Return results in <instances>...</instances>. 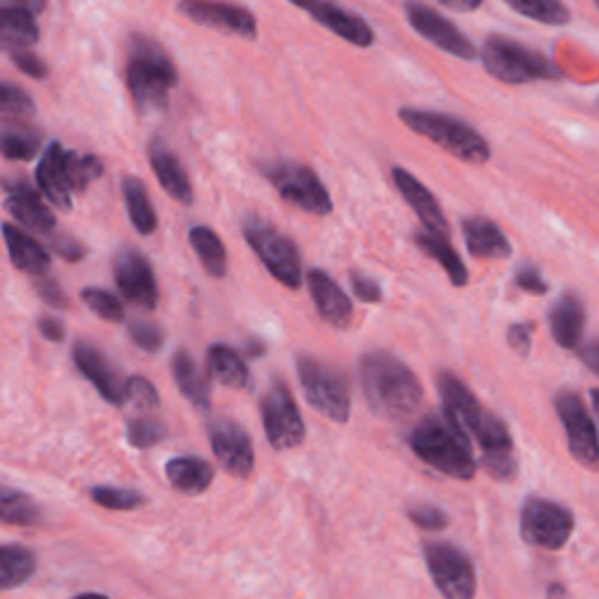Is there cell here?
Wrapping results in <instances>:
<instances>
[{
    "label": "cell",
    "instance_id": "19",
    "mask_svg": "<svg viewBox=\"0 0 599 599\" xmlns=\"http://www.w3.org/2000/svg\"><path fill=\"white\" fill-rule=\"evenodd\" d=\"M74 361L80 373L94 384V389L101 394L103 400H109L111 405H125V382L120 380L117 370L94 344L84 340L76 342Z\"/></svg>",
    "mask_w": 599,
    "mask_h": 599
},
{
    "label": "cell",
    "instance_id": "6",
    "mask_svg": "<svg viewBox=\"0 0 599 599\" xmlns=\"http://www.w3.org/2000/svg\"><path fill=\"white\" fill-rule=\"evenodd\" d=\"M483 66L491 78L506 84H524V82H541V80H562L565 74L562 68L543 57L541 52H534L506 35H489L483 47Z\"/></svg>",
    "mask_w": 599,
    "mask_h": 599
},
{
    "label": "cell",
    "instance_id": "54",
    "mask_svg": "<svg viewBox=\"0 0 599 599\" xmlns=\"http://www.w3.org/2000/svg\"><path fill=\"white\" fill-rule=\"evenodd\" d=\"M244 351H246V357L260 359L268 351V347H265V342L258 340V338H249V340H246V344H244Z\"/></svg>",
    "mask_w": 599,
    "mask_h": 599
},
{
    "label": "cell",
    "instance_id": "7",
    "mask_svg": "<svg viewBox=\"0 0 599 599\" xmlns=\"http://www.w3.org/2000/svg\"><path fill=\"white\" fill-rule=\"evenodd\" d=\"M297 377L307 403L330 421L347 425L351 417V389L338 368L309 357L297 359Z\"/></svg>",
    "mask_w": 599,
    "mask_h": 599
},
{
    "label": "cell",
    "instance_id": "8",
    "mask_svg": "<svg viewBox=\"0 0 599 599\" xmlns=\"http://www.w3.org/2000/svg\"><path fill=\"white\" fill-rule=\"evenodd\" d=\"M244 237L281 286L291 291L300 289V284H303V262H300L295 244L286 235L274 230L268 221L251 216L244 223Z\"/></svg>",
    "mask_w": 599,
    "mask_h": 599
},
{
    "label": "cell",
    "instance_id": "43",
    "mask_svg": "<svg viewBox=\"0 0 599 599\" xmlns=\"http://www.w3.org/2000/svg\"><path fill=\"white\" fill-rule=\"evenodd\" d=\"M80 297H82V303L90 307L94 314H99L103 321H109V324L125 321V307H122V303L113 293L103 291V289H84L80 293Z\"/></svg>",
    "mask_w": 599,
    "mask_h": 599
},
{
    "label": "cell",
    "instance_id": "23",
    "mask_svg": "<svg viewBox=\"0 0 599 599\" xmlns=\"http://www.w3.org/2000/svg\"><path fill=\"white\" fill-rule=\"evenodd\" d=\"M8 192L10 197L5 200V208L10 211V216L14 221H20L22 225L29 227V230H35L41 235L55 233L57 218L45 206L38 192L31 190V185L26 183H8Z\"/></svg>",
    "mask_w": 599,
    "mask_h": 599
},
{
    "label": "cell",
    "instance_id": "35",
    "mask_svg": "<svg viewBox=\"0 0 599 599\" xmlns=\"http://www.w3.org/2000/svg\"><path fill=\"white\" fill-rule=\"evenodd\" d=\"M122 197H125L127 216H129L132 225L136 227V233L152 235L157 230V214H155L144 181L134 179V176H127V179L122 181Z\"/></svg>",
    "mask_w": 599,
    "mask_h": 599
},
{
    "label": "cell",
    "instance_id": "4",
    "mask_svg": "<svg viewBox=\"0 0 599 599\" xmlns=\"http://www.w3.org/2000/svg\"><path fill=\"white\" fill-rule=\"evenodd\" d=\"M179 84V74L167 49L146 35H134L127 59V87L140 113L162 111L169 92Z\"/></svg>",
    "mask_w": 599,
    "mask_h": 599
},
{
    "label": "cell",
    "instance_id": "37",
    "mask_svg": "<svg viewBox=\"0 0 599 599\" xmlns=\"http://www.w3.org/2000/svg\"><path fill=\"white\" fill-rule=\"evenodd\" d=\"M43 520V510L29 495L12 487H0V522L12 527H33Z\"/></svg>",
    "mask_w": 599,
    "mask_h": 599
},
{
    "label": "cell",
    "instance_id": "33",
    "mask_svg": "<svg viewBox=\"0 0 599 599\" xmlns=\"http://www.w3.org/2000/svg\"><path fill=\"white\" fill-rule=\"evenodd\" d=\"M35 567H38V560L26 545H0V592L29 584Z\"/></svg>",
    "mask_w": 599,
    "mask_h": 599
},
{
    "label": "cell",
    "instance_id": "28",
    "mask_svg": "<svg viewBox=\"0 0 599 599\" xmlns=\"http://www.w3.org/2000/svg\"><path fill=\"white\" fill-rule=\"evenodd\" d=\"M551 332L560 347L576 349L584 342L586 307L576 295L560 297L551 309Z\"/></svg>",
    "mask_w": 599,
    "mask_h": 599
},
{
    "label": "cell",
    "instance_id": "38",
    "mask_svg": "<svg viewBox=\"0 0 599 599\" xmlns=\"http://www.w3.org/2000/svg\"><path fill=\"white\" fill-rule=\"evenodd\" d=\"M64 169L70 195H74V192H84L87 185L103 176V162L97 155H78L74 150H66Z\"/></svg>",
    "mask_w": 599,
    "mask_h": 599
},
{
    "label": "cell",
    "instance_id": "49",
    "mask_svg": "<svg viewBox=\"0 0 599 599\" xmlns=\"http://www.w3.org/2000/svg\"><path fill=\"white\" fill-rule=\"evenodd\" d=\"M534 328H536L534 324H513L508 328V344L522 359L530 357V351H532Z\"/></svg>",
    "mask_w": 599,
    "mask_h": 599
},
{
    "label": "cell",
    "instance_id": "48",
    "mask_svg": "<svg viewBox=\"0 0 599 599\" xmlns=\"http://www.w3.org/2000/svg\"><path fill=\"white\" fill-rule=\"evenodd\" d=\"M516 286L532 295L549 293V284H545L541 272L532 265V262H522V265L516 270Z\"/></svg>",
    "mask_w": 599,
    "mask_h": 599
},
{
    "label": "cell",
    "instance_id": "29",
    "mask_svg": "<svg viewBox=\"0 0 599 599\" xmlns=\"http://www.w3.org/2000/svg\"><path fill=\"white\" fill-rule=\"evenodd\" d=\"M165 473L173 489L188 497L202 495L214 483V466L200 460V456H173L167 462Z\"/></svg>",
    "mask_w": 599,
    "mask_h": 599
},
{
    "label": "cell",
    "instance_id": "32",
    "mask_svg": "<svg viewBox=\"0 0 599 599\" xmlns=\"http://www.w3.org/2000/svg\"><path fill=\"white\" fill-rule=\"evenodd\" d=\"M415 241L421 251H425L429 258L438 260V265L443 268V272L448 274L450 284L456 286V289H464L468 284V270L464 265V260L460 258V253H456L452 249V244L443 237L438 235H431L427 230H417L415 233Z\"/></svg>",
    "mask_w": 599,
    "mask_h": 599
},
{
    "label": "cell",
    "instance_id": "5",
    "mask_svg": "<svg viewBox=\"0 0 599 599\" xmlns=\"http://www.w3.org/2000/svg\"><path fill=\"white\" fill-rule=\"evenodd\" d=\"M398 117L405 127L429 138L431 144L454 155L456 160L468 165H485L491 157L487 140L460 117L419 109H400Z\"/></svg>",
    "mask_w": 599,
    "mask_h": 599
},
{
    "label": "cell",
    "instance_id": "42",
    "mask_svg": "<svg viewBox=\"0 0 599 599\" xmlns=\"http://www.w3.org/2000/svg\"><path fill=\"white\" fill-rule=\"evenodd\" d=\"M90 497L109 510H136L140 506H146V497L136 489L127 487H109V485H99L90 489Z\"/></svg>",
    "mask_w": 599,
    "mask_h": 599
},
{
    "label": "cell",
    "instance_id": "15",
    "mask_svg": "<svg viewBox=\"0 0 599 599\" xmlns=\"http://www.w3.org/2000/svg\"><path fill=\"white\" fill-rule=\"evenodd\" d=\"M208 438L218 464L235 478H249L256 466L253 440L249 431L237 425L235 419H216L208 427Z\"/></svg>",
    "mask_w": 599,
    "mask_h": 599
},
{
    "label": "cell",
    "instance_id": "21",
    "mask_svg": "<svg viewBox=\"0 0 599 599\" xmlns=\"http://www.w3.org/2000/svg\"><path fill=\"white\" fill-rule=\"evenodd\" d=\"M392 179L400 192V197L410 204V208L417 214V218L427 225V233L438 235L448 239L450 237V225L440 211L438 200L431 195V192L421 185L410 171H405L400 167L392 169Z\"/></svg>",
    "mask_w": 599,
    "mask_h": 599
},
{
    "label": "cell",
    "instance_id": "47",
    "mask_svg": "<svg viewBox=\"0 0 599 599\" xmlns=\"http://www.w3.org/2000/svg\"><path fill=\"white\" fill-rule=\"evenodd\" d=\"M349 281H351V289H354V293H357V297L361 300V303H365V305L382 303V286H380L377 279L351 270Z\"/></svg>",
    "mask_w": 599,
    "mask_h": 599
},
{
    "label": "cell",
    "instance_id": "12",
    "mask_svg": "<svg viewBox=\"0 0 599 599\" xmlns=\"http://www.w3.org/2000/svg\"><path fill=\"white\" fill-rule=\"evenodd\" d=\"M262 427L274 450H291L305 440V421L284 382H274L260 403Z\"/></svg>",
    "mask_w": 599,
    "mask_h": 599
},
{
    "label": "cell",
    "instance_id": "34",
    "mask_svg": "<svg viewBox=\"0 0 599 599\" xmlns=\"http://www.w3.org/2000/svg\"><path fill=\"white\" fill-rule=\"evenodd\" d=\"M206 368L221 384L233 386V389H244L249 384V368L233 347L227 344H211L206 354Z\"/></svg>",
    "mask_w": 599,
    "mask_h": 599
},
{
    "label": "cell",
    "instance_id": "9",
    "mask_svg": "<svg viewBox=\"0 0 599 599\" xmlns=\"http://www.w3.org/2000/svg\"><path fill=\"white\" fill-rule=\"evenodd\" d=\"M260 171L265 173V179L289 204L307 211L312 216H328L332 211V200L328 195V190L309 167L300 162L279 160L262 165Z\"/></svg>",
    "mask_w": 599,
    "mask_h": 599
},
{
    "label": "cell",
    "instance_id": "22",
    "mask_svg": "<svg viewBox=\"0 0 599 599\" xmlns=\"http://www.w3.org/2000/svg\"><path fill=\"white\" fill-rule=\"evenodd\" d=\"M307 286L314 300V307L324 316V321H328L335 328L349 326L354 307H351V300L338 284H335L330 274H326L324 270H309Z\"/></svg>",
    "mask_w": 599,
    "mask_h": 599
},
{
    "label": "cell",
    "instance_id": "36",
    "mask_svg": "<svg viewBox=\"0 0 599 599\" xmlns=\"http://www.w3.org/2000/svg\"><path fill=\"white\" fill-rule=\"evenodd\" d=\"M190 244L195 249L197 258L202 260V268L214 276L223 279L227 274V251L221 241V237L208 230L206 225H197L190 230Z\"/></svg>",
    "mask_w": 599,
    "mask_h": 599
},
{
    "label": "cell",
    "instance_id": "44",
    "mask_svg": "<svg viewBox=\"0 0 599 599\" xmlns=\"http://www.w3.org/2000/svg\"><path fill=\"white\" fill-rule=\"evenodd\" d=\"M129 338L132 342L148 351V354H157L165 347V330L160 324L148 321V319H136L129 324Z\"/></svg>",
    "mask_w": 599,
    "mask_h": 599
},
{
    "label": "cell",
    "instance_id": "52",
    "mask_svg": "<svg viewBox=\"0 0 599 599\" xmlns=\"http://www.w3.org/2000/svg\"><path fill=\"white\" fill-rule=\"evenodd\" d=\"M52 249H55L64 260L68 262H80L84 256H87V249H84V244H80L78 239L74 237H55L52 239Z\"/></svg>",
    "mask_w": 599,
    "mask_h": 599
},
{
    "label": "cell",
    "instance_id": "2",
    "mask_svg": "<svg viewBox=\"0 0 599 599\" xmlns=\"http://www.w3.org/2000/svg\"><path fill=\"white\" fill-rule=\"evenodd\" d=\"M361 386L370 412L384 419L410 417L425 398L412 370L384 349L368 351L363 357Z\"/></svg>",
    "mask_w": 599,
    "mask_h": 599
},
{
    "label": "cell",
    "instance_id": "53",
    "mask_svg": "<svg viewBox=\"0 0 599 599\" xmlns=\"http://www.w3.org/2000/svg\"><path fill=\"white\" fill-rule=\"evenodd\" d=\"M38 330L43 332V338L49 342H64V338H66L64 324L59 319H52V316H41Z\"/></svg>",
    "mask_w": 599,
    "mask_h": 599
},
{
    "label": "cell",
    "instance_id": "56",
    "mask_svg": "<svg viewBox=\"0 0 599 599\" xmlns=\"http://www.w3.org/2000/svg\"><path fill=\"white\" fill-rule=\"evenodd\" d=\"M74 599H109L105 595H99V592H84V595H78Z\"/></svg>",
    "mask_w": 599,
    "mask_h": 599
},
{
    "label": "cell",
    "instance_id": "11",
    "mask_svg": "<svg viewBox=\"0 0 599 599\" xmlns=\"http://www.w3.org/2000/svg\"><path fill=\"white\" fill-rule=\"evenodd\" d=\"M425 560L436 588L445 599L475 597V569L464 551L445 541H427Z\"/></svg>",
    "mask_w": 599,
    "mask_h": 599
},
{
    "label": "cell",
    "instance_id": "3",
    "mask_svg": "<svg viewBox=\"0 0 599 599\" xmlns=\"http://www.w3.org/2000/svg\"><path fill=\"white\" fill-rule=\"evenodd\" d=\"M408 445L421 462L454 481H473L478 471L466 431L445 410L421 417L408 436Z\"/></svg>",
    "mask_w": 599,
    "mask_h": 599
},
{
    "label": "cell",
    "instance_id": "18",
    "mask_svg": "<svg viewBox=\"0 0 599 599\" xmlns=\"http://www.w3.org/2000/svg\"><path fill=\"white\" fill-rule=\"evenodd\" d=\"M43 3H0V52H26L41 38V29L35 24V12Z\"/></svg>",
    "mask_w": 599,
    "mask_h": 599
},
{
    "label": "cell",
    "instance_id": "27",
    "mask_svg": "<svg viewBox=\"0 0 599 599\" xmlns=\"http://www.w3.org/2000/svg\"><path fill=\"white\" fill-rule=\"evenodd\" d=\"M3 237L8 244L10 260L16 270L38 279L47 274L49 253L43 249V244H38L29 233L20 230V227L10 223L3 225Z\"/></svg>",
    "mask_w": 599,
    "mask_h": 599
},
{
    "label": "cell",
    "instance_id": "17",
    "mask_svg": "<svg viewBox=\"0 0 599 599\" xmlns=\"http://www.w3.org/2000/svg\"><path fill=\"white\" fill-rule=\"evenodd\" d=\"M179 12H183L190 22L218 29L227 33H237L241 38L253 41L258 35V24L253 12L239 5L227 3H206V0H185L179 3Z\"/></svg>",
    "mask_w": 599,
    "mask_h": 599
},
{
    "label": "cell",
    "instance_id": "10",
    "mask_svg": "<svg viewBox=\"0 0 599 599\" xmlns=\"http://www.w3.org/2000/svg\"><path fill=\"white\" fill-rule=\"evenodd\" d=\"M574 513L551 499H530L520 513V536L543 551L565 549L574 534Z\"/></svg>",
    "mask_w": 599,
    "mask_h": 599
},
{
    "label": "cell",
    "instance_id": "26",
    "mask_svg": "<svg viewBox=\"0 0 599 599\" xmlns=\"http://www.w3.org/2000/svg\"><path fill=\"white\" fill-rule=\"evenodd\" d=\"M64 155H66V150L61 148L59 140H52L43 155L38 169H35V181H38V188L45 192L52 204L68 211L70 204H74V195H70L68 181H66Z\"/></svg>",
    "mask_w": 599,
    "mask_h": 599
},
{
    "label": "cell",
    "instance_id": "55",
    "mask_svg": "<svg viewBox=\"0 0 599 599\" xmlns=\"http://www.w3.org/2000/svg\"><path fill=\"white\" fill-rule=\"evenodd\" d=\"M445 8L456 12H471V10H478L481 3H454V0H445Z\"/></svg>",
    "mask_w": 599,
    "mask_h": 599
},
{
    "label": "cell",
    "instance_id": "40",
    "mask_svg": "<svg viewBox=\"0 0 599 599\" xmlns=\"http://www.w3.org/2000/svg\"><path fill=\"white\" fill-rule=\"evenodd\" d=\"M35 113L33 99L8 82H0V122H26Z\"/></svg>",
    "mask_w": 599,
    "mask_h": 599
},
{
    "label": "cell",
    "instance_id": "13",
    "mask_svg": "<svg viewBox=\"0 0 599 599\" xmlns=\"http://www.w3.org/2000/svg\"><path fill=\"white\" fill-rule=\"evenodd\" d=\"M555 412L562 421V427L567 431V443L574 460L588 468H597L599 462L597 429L584 398L576 392H560L555 398Z\"/></svg>",
    "mask_w": 599,
    "mask_h": 599
},
{
    "label": "cell",
    "instance_id": "1",
    "mask_svg": "<svg viewBox=\"0 0 599 599\" xmlns=\"http://www.w3.org/2000/svg\"><path fill=\"white\" fill-rule=\"evenodd\" d=\"M438 392L440 398H443L445 412L464 431L468 429L481 443L483 462L491 478L513 481L518 475V456L513 438H510L504 421L497 415L485 410L468 386L452 373L438 375Z\"/></svg>",
    "mask_w": 599,
    "mask_h": 599
},
{
    "label": "cell",
    "instance_id": "25",
    "mask_svg": "<svg viewBox=\"0 0 599 599\" xmlns=\"http://www.w3.org/2000/svg\"><path fill=\"white\" fill-rule=\"evenodd\" d=\"M462 233H464V241L466 249L473 258L478 260H504L513 249H510L508 237L499 230V227L487 221V218H464L462 223Z\"/></svg>",
    "mask_w": 599,
    "mask_h": 599
},
{
    "label": "cell",
    "instance_id": "16",
    "mask_svg": "<svg viewBox=\"0 0 599 599\" xmlns=\"http://www.w3.org/2000/svg\"><path fill=\"white\" fill-rule=\"evenodd\" d=\"M115 281L120 293L125 295L129 303L155 309L157 300H160V289H157V279L148 258L136 249H122L115 256Z\"/></svg>",
    "mask_w": 599,
    "mask_h": 599
},
{
    "label": "cell",
    "instance_id": "45",
    "mask_svg": "<svg viewBox=\"0 0 599 599\" xmlns=\"http://www.w3.org/2000/svg\"><path fill=\"white\" fill-rule=\"evenodd\" d=\"M127 400H132L138 410L160 408V396H157L155 384L140 375H134L125 382V403Z\"/></svg>",
    "mask_w": 599,
    "mask_h": 599
},
{
    "label": "cell",
    "instance_id": "50",
    "mask_svg": "<svg viewBox=\"0 0 599 599\" xmlns=\"http://www.w3.org/2000/svg\"><path fill=\"white\" fill-rule=\"evenodd\" d=\"M12 61H14L16 68L22 70V74H26V76H31L35 80L47 78V64L41 57H35L33 52H29V49L26 52H14Z\"/></svg>",
    "mask_w": 599,
    "mask_h": 599
},
{
    "label": "cell",
    "instance_id": "51",
    "mask_svg": "<svg viewBox=\"0 0 599 599\" xmlns=\"http://www.w3.org/2000/svg\"><path fill=\"white\" fill-rule=\"evenodd\" d=\"M35 291L41 293V297L45 300V303H47L49 307H57V309L68 307V297H66V293L61 291V286L57 284L55 279L41 276L38 281H35Z\"/></svg>",
    "mask_w": 599,
    "mask_h": 599
},
{
    "label": "cell",
    "instance_id": "14",
    "mask_svg": "<svg viewBox=\"0 0 599 599\" xmlns=\"http://www.w3.org/2000/svg\"><path fill=\"white\" fill-rule=\"evenodd\" d=\"M405 14H408L410 26L419 35H425V38L433 43L438 49H443L448 55L464 61H473L478 57V52H475L473 43L466 38V33L454 22L445 20V16L436 12L433 8L421 3H408L405 5Z\"/></svg>",
    "mask_w": 599,
    "mask_h": 599
},
{
    "label": "cell",
    "instance_id": "20",
    "mask_svg": "<svg viewBox=\"0 0 599 599\" xmlns=\"http://www.w3.org/2000/svg\"><path fill=\"white\" fill-rule=\"evenodd\" d=\"M300 10L314 16V22H319L335 35H340L342 41L357 45V47H373L375 45V31L363 16L349 12L335 3H297Z\"/></svg>",
    "mask_w": 599,
    "mask_h": 599
},
{
    "label": "cell",
    "instance_id": "31",
    "mask_svg": "<svg viewBox=\"0 0 599 599\" xmlns=\"http://www.w3.org/2000/svg\"><path fill=\"white\" fill-rule=\"evenodd\" d=\"M43 146L41 129L29 122H0V155L12 162H29Z\"/></svg>",
    "mask_w": 599,
    "mask_h": 599
},
{
    "label": "cell",
    "instance_id": "39",
    "mask_svg": "<svg viewBox=\"0 0 599 599\" xmlns=\"http://www.w3.org/2000/svg\"><path fill=\"white\" fill-rule=\"evenodd\" d=\"M508 8L516 10L522 16H530V20L549 24V26H562L572 20L569 10L562 3H555V0H522V3H518V0H510Z\"/></svg>",
    "mask_w": 599,
    "mask_h": 599
},
{
    "label": "cell",
    "instance_id": "46",
    "mask_svg": "<svg viewBox=\"0 0 599 599\" xmlns=\"http://www.w3.org/2000/svg\"><path fill=\"white\" fill-rule=\"evenodd\" d=\"M408 518L419 527V530H425V532H440L448 527L445 510H440L438 506H429V504L412 506L408 510Z\"/></svg>",
    "mask_w": 599,
    "mask_h": 599
},
{
    "label": "cell",
    "instance_id": "30",
    "mask_svg": "<svg viewBox=\"0 0 599 599\" xmlns=\"http://www.w3.org/2000/svg\"><path fill=\"white\" fill-rule=\"evenodd\" d=\"M173 368V380L179 384L181 394L195 405L197 410L208 412L211 408V386H208V377L202 373V368L197 365V361L192 359L190 351L181 349L176 351V357L171 361Z\"/></svg>",
    "mask_w": 599,
    "mask_h": 599
},
{
    "label": "cell",
    "instance_id": "24",
    "mask_svg": "<svg viewBox=\"0 0 599 599\" xmlns=\"http://www.w3.org/2000/svg\"><path fill=\"white\" fill-rule=\"evenodd\" d=\"M148 160L152 165L157 181H160L162 190L167 192L169 197H173L176 202L183 204V206H190L192 202H195L190 179H188V173H185L181 160L167 146H162L160 140H152V144H150Z\"/></svg>",
    "mask_w": 599,
    "mask_h": 599
},
{
    "label": "cell",
    "instance_id": "41",
    "mask_svg": "<svg viewBox=\"0 0 599 599\" xmlns=\"http://www.w3.org/2000/svg\"><path fill=\"white\" fill-rule=\"evenodd\" d=\"M167 427L155 417H136L127 421V443L136 450H148L160 445L167 438Z\"/></svg>",
    "mask_w": 599,
    "mask_h": 599
}]
</instances>
